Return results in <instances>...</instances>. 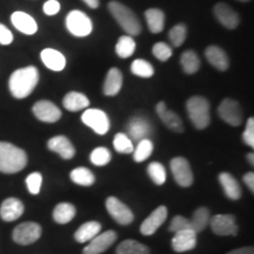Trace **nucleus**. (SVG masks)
<instances>
[{"instance_id":"12","label":"nucleus","mask_w":254,"mask_h":254,"mask_svg":"<svg viewBox=\"0 0 254 254\" xmlns=\"http://www.w3.org/2000/svg\"><path fill=\"white\" fill-rule=\"evenodd\" d=\"M33 114L38 120L43 123L53 124L62 118V111L55 103L49 100H39L32 107Z\"/></svg>"},{"instance_id":"10","label":"nucleus","mask_w":254,"mask_h":254,"mask_svg":"<svg viewBox=\"0 0 254 254\" xmlns=\"http://www.w3.org/2000/svg\"><path fill=\"white\" fill-rule=\"evenodd\" d=\"M219 117L231 126H239L243 123V111L238 101L226 98L218 107Z\"/></svg>"},{"instance_id":"34","label":"nucleus","mask_w":254,"mask_h":254,"mask_svg":"<svg viewBox=\"0 0 254 254\" xmlns=\"http://www.w3.org/2000/svg\"><path fill=\"white\" fill-rule=\"evenodd\" d=\"M117 254H150V250L139 241L124 240L117 249Z\"/></svg>"},{"instance_id":"29","label":"nucleus","mask_w":254,"mask_h":254,"mask_svg":"<svg viewBox=\"0 0 254 254\" xmlns=\"http://www.w3.org/2000/svg\"><path fill=\"white\" fill-rule=\"evenodd\" d=\"M209 220H211V212L207 207H199L194 211V213L190 219V227L195 232L196 234L200 233L205 230L209 225Z\"/></svg>"},{"instance_id":"35","label":"nucleus","mask_w":254,"mask_h":254,"mask_svg":"<svg viewBox=\"0 0 254 254\" xmlns=\"http://www.w3.org/2000/svg\"><path fill=\"white\" fill-rule=\"evenodd\" d=\"M153 142L150 139H142L139 141L136 148L133 150V159H134L135 163H142L146 159L151 157L152 152H153Z\"/></svg>"},{"instance_id":"31","label":"nucleus","mask_w":254,"mask_h":254,"mask_svg":"<svg viewBox=\"0 0 254 254\" xmlns=\"http://www.w3.org/2000/svg\"><path fill=\"white\" fill-rule=\"evenodd\" d=\"M180 65L187 74H194L200 68V59L194 51L187 50L180 57Z\"/></svg>"},{"instance_id":"43","label":"nucleus","mask_w":254,"mask_h":254,"mask_svg":"<svg viewBox=\"0 0 254 254\" xmlns=\"http://www.w3.org/2000/svg\"><path fill=\"white\" fill-rule=\"evenodd\" d=\"M184 230H192V227H190V219L183 217V215H176V217L171 220L170 231L177 233V232H180Z\"/></svg>"},{"instance_id":"13","label":"nucleus","mask_w":254,"mask_h":254,"mask_svg":"<svg viewBox=\"0 0 254 254\" xmlns=\"http://www.w3.org/2000/svg\"><path fill=\"white\" fill-rule=\"evenodd\" d=\"M117 233L114 231H106L99 233L93 239L90 240V244L82 250V254H101L116 243Z\"/></svg>"},{"instance_id":"33","label":"nucleus","mask_w":254,"mask_h":254,"mask_svg":"<svg viewBox=\"0 0 254 254\" xmlns=\"http://www.w3.org/2000/svg\"><path fill=\"white\" fill-rule=\"evenodd\" d=\"M135 47L136 44L134 39L128 34H126V36H122L119 38L118 43L116 45V53L123 59L129 58L134 53Z\"/></svg>"},{"instance_id":"24","label":"nucleus","mask_w":254,"mask_h":254,"mask_svg":"<svg viewBox=\"0 0 254 254\" xmlns=\"http://www.w3.org/2000/svg\"><path fill=\"white\" fill-rule=\"evenodd\" d=\"M219 183L224 190L225 195L231 200H238L240 199L241 194V187L240 184L237 182V179L232 174L227 172H222L219 174Z\"/></svg>"},{"instance_id":"23","label":"nucleus","mask_w":254,"mask_h":254,"mask_svg":"<svg viewBox=\"0 0 254 254\" xmlns=\"http://www.w3.org/2000/svg\"><path fill=\"white\" fill-rule=\"evenodd\" d=\"M123 86V73L119 68L112 67L107 72L106 78H105L103 91L105 95L114 97L122 90Z\"/></svg>"},{"instance_id":"51","label":"nucleus","mask_w":254,"mask_h":254,"mask_svg":"<svg viewBox=\"0 0 254 254\" xmlns=\"http://www.w3.org/2000/svg\"><path fill=\"white\" fill-rule=\"evenodd\" d=\"M238 1H243V2H247V1H250V0H238Z\"/></svg>"},{"instance_id":"48","label":"nucleus","mask_w":254,"mask_h":254,"mask_svg":"<svg viewBox=\"0 0 254 254\" xmlns=\"http://www.w3.org/2000/svg\"><path fill=\"white\" fill-rule=\"evenodd\" d=\"M227 254H254V250L253 247H241V249L231 251Z\"/></svg>"},{"instance_id":"41","label":"nucleus","mask_w":254,"mask_h":254,"mask_svg":"<svg viewBox=\"0 0 254 254\" xmlns=\"http://www.w3.org/2000/svg\"><path fill=\"white\" fill-rule=\"evenodd\" d=\"M152 53L160 62H167L172 57V47L166 43H157L152 49Z\"/></svg>"},{"instance_id":"17","label":"nucleus","mask_w":254,"mask_h":254,"mask_svg":"<svg viewBox=\"0 0 254 254\" xmlns=\"http://www.w3.org/2000/svg\"><path fill=\"white\" fill-rule=\"evenodd\" d=\"M196 246V233L193 230H184L174 233L172 238V249L178 253L194 250Z\"/></svg>"},{"instance_id":"50","label":"nucleus","mask_w":254,"mask_h":254,"mask_svg":"<svg viewBox=\"0 0 254 254\" xmlns=\"http://www.w3.org/2000/svg\"><path fill=\"white\" fill-rule=\"evenodd\" d=\"M247 160H249V163L251 165H254V154L253 153L247 154Z\"/></svg>"},{"instance_id":"27","label":"nucleus","mask_w":254,"mask_h":254,"mask_svg":"<svg viewBox=\"0 0 254 254\" xmlns=\"http://www.w3.org/2000/svg\"><path fill=\"white\" fill-rule=\"evenodd\" d=\"M101 225L98 221H87L82 224L74 233V239L78 243L84 244L93 239L95 236L100 233Z\"/></svg>"},{"instance_id":"9","label":"nucleus","mask_w":254,"mask_h":254,"mask_svg":"<svg viewBox=\"0 0 254 254\" xmlns=\"http://www.w3.org/2000/svg\"><path fill=\"white\" fill-rule=\"evenodd\" d=\"M106 209L111 217L123 226H127L134 220L133 212L116 196H109L106 199Z\"/></svg>"},{"instance_id":"1","label":"nucleus","mask_w":254,"mask_h":254,"mask_svg":"<svg viewBox=\"0 0 254 254\" xmlns=\"http://www.w3.org/2000/svg\"><path fill=\"white\" fill-rule=\"evenodd\" d=\"M39 81V72L34 66L19 68L11 74L8 88L11 94L17 99H24L30 95Z\"/></svg>"},{"instance_id":"44","label":"nucleus","mask_w":254,"mask_h":254,"mask_svg":"<svg viewBox=\"0 0 254 254\" xmlns=\"http://www.w3.org/2000/svg\"><path fill=\"white\" fill-rule=\"evenodd\" d=\"M243 140L247 146L254 147V119L250 118L247 120L246 128L243 133Z\"/></svg>"},{"instance_id":"16","label":"nucleus","mask_w":254,"mask_h":254,"mask_svg":"<svg viewBox=\"0 0 254 254\" xmlns=\"http://www.w3.org/2000/svg\"><path fill=\"white\" fill-rule=\"evenodd\" d=\"M159 118L161 119L167 128H170L172 132L182 133L184 132V124L182 122V118L176 112L168 110L165 101H160L158 103L157 107H155Z\"/></svg>"},{"instance_id":"4","label":"nucleus","mask_w":254,"mask_h":254,"mask_svg":"<svg viewBox=\"0 0 254 254\" xmlns=\"http://www.w3.org/2000/svg\"><path fill=\"white\" fill-rule=\"evenodd\" d=\"M186 110L190 120L195 126V128L204 129L211 123L209 103L206 98L200 97V95L190 98L186 103Z\"/></svg>"},{"instance_id":"7","label":"nucleus","mask_w":254,"mask_h":254,"mask_svg":"<svg viewBox=\"0 0 254 254\" xmlns=\"http://www.w3.org/2000/svg\"><path fill=\"white\" fill-rule=\"evenodd\" d=\"M41 236V227L37 222H23L13 230L12 238L19 245H31Z\"/></svg>"},{"instance_id":"37","label":"nucleus","mask_w":254,"mask_h":254,"mask_svg":"<svg viewBox=\"0 0 254 254\" xmlns=\"http://www.w3.org/2000/svg\"><path fill=\"white\" fill-rule=\"evenodd\" d=\"M131 71L133 74L140 78H151L154 74V68L152 64L144 59L134 60L131 65Z\"/></svg>"},{"instance_id":"21","label":"nucleus","mask_w":254,"mask_h":254,"mask_svg":"<svg viewBox=\"0 0 254 254\" xmlns=\"http://www.w3.org/2000/svg\"><path fill=\"white\" fill-rule=\"evenodd\" d=\"M207 62L219 71H226L230 67V59L224 50L217 45L208 46L205 51Z\"/></svg>"},{"instance_id":"30","label":"nucleus","mask_w":254,"mask_h":254,"mask_svg":"<svg viewBox=\"0 0 254 254\" xmlns=\"http://www.w3.org/2000/svg\"><path fill=\"white\" fill-rule=\"evenodd\" d=\"M75 213H77V209L72 204H69V202H60V204L56 206L55 211H53V219L58 224H68L75 217Z\"/></svg>"},{"instance_id":"38","label":"nucleus","mask_w":254,"mask_h":254,"mask_svg":"<svg viewBox=\"0 0 254 254\" xmlns=\"http://www.w3.org/2000/svg\"><path fill=\"white\" fill-rule=\"evenodd\" d=\"M113 146L114 150L123 154L133 153V150H134V146H133L131 138L127 136L125 133H117V134L114 135Z\"/></svg>"},{"instance_id":"26","label":"nucleus","mask_w":254,"mask_h":254,"mask_svg":"<svg viewBox=\"0 0 254 254\" xmlns=\"http://www.w3.org/2000/svg\"><path fill=\"white\" fill-rule=\"evenodd\" d=\"M63 105L67 111L71 112H78V111L85 110L90 106V99L80 92H68L64 97Z\"/></svg>"},{"instance_id":"45","label":"nucleus","mask_w":254,"mask_h":254,"mask_svg":"<svg viewBox=\"0 0 254 254\" xmlns=\"http://www.w3.org/2000/svg\"><path fill=\"white\" fill-rule=\"evenodd\" d=\"M13 41V34L5 25L0 24V44L1 45H9Z\"/></svg>"},{"instance_id":"36","label":"nucleus","mask_w":254,"mask_h":254,"mask_svg":"<svg viewBox=\"0 0 254 254\" xmlns=\"http://www.w3.org/2000/svg\"><path fill=\"white\" fill-rule=\"evenodd\" d=\"M147 173L152 179V182L157 184V185L160 186L166 183L167 173L163 164L158 163V161H153V163H151L147 167Z\"/></svg>"},{"instance_id":"46","label":"nucleus","mask_w":254,"mask_h":254,"mask_svg":"<svg viewBox=\"0 0 254 254\" xmlns=\"http://www.w3.org/2000/svg\"><path fill=\"white\" fill-rule=\"evenodd\" d=\"M44 13L47 15H55L60 11V4L57 0H47L44 4Z\"/></svg>"},{"instance_id":"40","label":"nucleus","mask_w":254,"mask_h":254,"mask_svg":"<svg viewBox=\"0 0 254 254\" xmlns=\"http://www.w3.org/2000/svg\"><path fill=\"white\" fill-rule=\"evenodd\" d=\"M111 152L106 147H97L92 151L90 155L91 163L95 166H105L111 161Z\"/></svg>"},{"instance_id":"5","label":"nucleus","mask_w":254,"mask_h":254,"mask_svg":"<svg viewBox=\"0 0 254 254\" xmlns=\"http://www.w3.org/2000/svg\"><path fill=\"white\" fill-rule=\"evenodd\" d=\"M66 27L74 37L84 38L90 36L93 30L92 20L84 12L79 9H73L66 17Z\"/></svg>"},{"instance_id":"32","label":"nucleus","mask_w":254,"mask_h":254,"mask_svg":"<svg viewBox=\"0 0 254 254\" xmlns=\"http://www.w3.org/2000/svg\"><path fill=\"white\" fill-rule=\"evenodd\" d=\"M69 178L73 183L80 186H92L95 182L94 174L86 167H77L69 173Z\"/></svg>"},{"instance_id":"39","label":"nucleus","mask_w":254,"mask_h":254,"mask_svg":"<svg viewBox=\"0 0 254 254\" xmlns=\"http://www.w3.org/2000/svg\"><path fill=\"white\" fill-rule=\"evenodd\" d=\"M187 37V27L185 24H178L176 26L171 28L168 38H170L171 44L174 47H180L185 43Z\"/></svg>"},{"instance_id":"19","label":"nucleus","mask_w":254,"mask_h":254,"mask_svg":"<svg viewBox=\"0 0 254 254\" xmlns=\"http://www.w3.org/2000/svg\"><path fill=\"white\" fill-rule=\"evenodd\" d=\"M24 204L17 198H7L4 200L0 207V217L5 221H14L23 215Z\"/></svg>"},{"instance_id":"28","label":"nucleus","mask_w":254,"mask_h":254,"mask_svg":"<svg viewBox=\"0 0 254 254\" xmlns=\"http://www.w3.org/2000/svg\"><path fill=\"white\" fill-rule=\"evenodd\" d=\"M145 18L152 33H160L165 26V13L160 8H148L145 12Z\"/></svg>"},{"instance_id":"3","label":"nucleus","mask_w":254,"mask_h":254,"mask_svg":"<svg viewBox=\"0 0 254 254\" xmlns=\"http://www.w3.org/2000/svg\"><path fill=\"white\" fill-rule=\"evenodd\" d=\"M107 8H109L112 17L116 19L117 23L120 25V27H122L128 36L135 37L141 33L142 27L140 21H139L136 14L128 7V6L124 5L119 1H116V0H112V1H110L109 5H107Z\"/></svg>"},{"instance_id":"42","label":"nucleus","mask_w":254,"mask_h":254,"mask_svg":"<svg viewBox=\"0 0 254 254\" xmlns=\"http://www.w3.org/2000/svg\"><path fill=\"white\" fill-rule=\"evenodd\" d=\"M43 176L39 172H33L26 178V186L31 194H38L40 192Z\"/></svg>"},{"instance_id":"6","label":"nucleus","mask_w":254,"mask_h":254,"mask_svg":"<svg viewBox=\"0 0 254 254\" xmlns=\"http://www.w3.org/2000/svg\"><path fill=\"white\" fill-rule=\"evenodd\" d=\"M81 120L85 125L91 127L97 134L104 135L110 129V119L104 111L98 109H88L82 113Z\"/></svg>"},{"instance_id":"11","label":"nucleus","mask_w":254,"mask_h":254,"mask_svg":"<svg viewBox=\"0 0 254 254\" xmlns=\"http://www.w3.org/2000/svg\"><path fill=\"white\" fill-rule=\"evenodd\" d=\"M171 171L177 184L182 187H190L193 184V172L187 159L183 157L173 158L171 160Z\"/></svg>"},{"instance_id":"47","label":"nucleus","mask_w":254,"mask_h":254,"mask_svg":"<svg viewBox=\"0 0 254 254\" xmlns=\"http://www.w3.org/2000/svg\"><path fill=\"white\" fill-rule=\"evenodd\" d=\"M244 183L246 184L247 187L251 190V192H254V173L253 172H249L246 173L243 178Z\"/></svg>"},{"instance_id":"18","label":"nucleus","mask_w":254,"mask_h":254,"mask_svg":"<svg viewBox=\"0 0 254 254\" xmlns=\"http://www.w3.org/2000/svg\"><path fill=\"white\" fill-rule=\"evenodd\" d=\"M50 151L56 152L65 160H69L75 155V148L68 138L65 135H57L51 138L47 142Z\"/></svg>"},{"instance_id":"49","label":"nucleus","mask_w":254,"mask_h":254,"mask_svg":"<svg viewBox=\"0 0 254 254\" xmlns=\"http://www.w3.org/2000/svg\"><path fill=\"white\" fill-rule=\"evenodd\" d=\"M82 1L91 8H97L99 6V0H82Z\"/></svg>"},{"instance_id":"22","label":"nucleus","mask_w":254,"mask_h":254,"mask_svg":"<svg viewBox=\"0 0 254 254\" xmlns=\"http://www.w3.org/2000/svg\"><path fill=\"white\" fill-rule=\"evenodd\" d=\"M41 62L47 68L52 69V71L60 72L65 68L66 66V58L64 57L63 53L59 51L53 49H45L41 51L40 53Z\"/></svg>"},{"instance_id":"15","label":"nucleus","mask_w":254,"mask_h":254,"mask_svg":"<svg viewBox=\"0 0 254 254\" xmlns=\"http://www.w3.org/2000/svg\"><path fill=\"white\" fill-rule=\"evenodd\" d=\"M213 12L219 23L228 30H234L240 23L239 14L230 5L225 4V2H218L214 6Z\"/></svg>"},{"instance_id":"14","label":"nucleus","mask_w":254,"mask_h":254,"mask_svg":"<svg viewBox=\"0 0 254 254\" xmlns=\"http://www.w3.org/2000/svg\"><path fill=\"white\" fill-rule=\"evenodd\" d=\"M167 219V207L166 206H159L154 209L140 225V232L144 236H152L159 230V227L166 221Z\"/></svg>"},{"instance_id":"20","label":"nucleus","mask_w":254,"mask_h":254,"mask_svg":"<svg viewBox=\"0 0 254 254\" xmlns=\"http://www.w3.org/2000/svg\"><path fill=\"white\" fill-rule=\"evenodd\" d=\"M11 21L18 31H20L24 34H27V36H32V34H34L38 31L37 21L30 14L25 13V12H14L11 15Z\"/></svg>"},{"instance_id":"8","label":"nucleus","mask_w":254,"mask_h":254,"mask_svg":"<svg viewBox=\"0 0 254 254\" xmlns=\"http://www.w3.org/2000/svg\"><path fill=\"white\" fill-rule=\"evenodd\" d=\"M212 231L220 237H236L239 232L237 220L232 214H215L209 220Z\"/></svg>"},{"instance_id":"25","label":"nucleus","mask_w":254,"mask_h":254,"mask_svg":"<svg viewBox=\"0 0 254 254\" xmlns=\"http://www.w3.org/2000/svg\"><path fill=\"white\" fill-rule=\"evenodd\" d=\"M127 129H128V133L132 139L140 141L142 139L147 138V135L151 133V125L145 118H141V117H133V118L129 120Z\"/></svg>"},{"instance_id":"2","label":"nucleus","mask_w":254,"mask_h":254,"mask_svg":"<svg viewBox=\"0 0 254 254\" xmlns=\"http://www.w3.org/2000/svg\"><path fill=\"white\" fill-rule=\"evenodd\" d=\"M27 165V154L21 148L6 141H0V172L13 174Z\"/></svg>"}]
</instances>
